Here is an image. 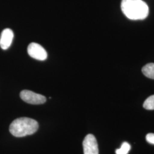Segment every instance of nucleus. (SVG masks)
<instances>
[{"mask_svg": "<svg viewBox=\"0 0 154 154\" xmlns=\"http://www.w3.org/2000/svg\"><path fill=\"white\" fill-rule=\"evenodd\" d=\"M121 9L127 18L132 20H142L149 15V6L142 0H122Z\"/></svg>", "mask_w": 154, "mask_h": 154, "instance_id": "obj_1", "label": "nucleus"}, {"mask_svg": "<svg viewBox=\"0 0 154 154\" xmlns=\"http://www.w3.org/2000/svg\"><path fill=\"white\" fill-rule=\"evenodd\" d=\"M38 129V123L35 120L22 117L15 119L11 122L9 131L16 137H23L32 135Z\"/></svg>", "mask_w": 154, "mask_h": 154, "instance_id": "obj_2", "label": "nucleus"}, {"mask_svg": "<svg viewBox=\"0 0 154 154\" xmlns=\"http://www.w3.org/2000/svg\"><path fill=\"white\" fill-rule=\"evenodd\" d=\"M21 98L25 102L32 105H41L45 103L46 97L30 90H24L20 93Z\"/></svg>", "mask_w": 154, "mask_h": 154, "instance_id": "obj_3", "label": "nucleus"}, {"mask_svg": "<svg viewBox=\"0 0 154 154\" xmlns=\"http://www.w3.org/2000/svg\"><path fill=\"white\" fill-rule=\"evenodd\" d=\"M28 54L32 58L39 61H45L48 58L46 50L40 45L32 42L28 47Z\"/></svg>", "mask_w": 154, "mask_h": 154, "instance_id": "obj_4", "label": "nucleus"}, {"mask_svg": "<svg viewBox=\"0 0 154 154\" xmlns=\"http://www.w3.org/2000/svg\"><path fill=\"white\" fill-rule=\"evenodd\" d=\"M83 147L84 154H99L97 139L92 134L86 136L83 142Z\"/></svg>", "mask_w": 154, "mask_h": 154, "instance_id": "obj_5", "label": "nucleus"}, {"mask_svg": "<svg viewBox=\"0 0 154 154\" xmlns=\"http://www.w3.org/2000/svg\"><path fill=\"white\" fill-rule=\"evenodd\" d=\"M14 38V33L11 29H4L0 37V47L3 50L8 49L11 45Z\"/></svg>", "mask_w": 154, "mask_h": 154, "instance_id": "obj_6", "label": "nucleus"}, {"mask_svg": "<svg viewBox=\"0 0 154 154\" xmlns=\"http://www.w3.org/2000/svg\"><path fill=\"white\" fill-rule=\"evenodd\" d=\"M142 70L146 77L154 79V63H149L143 66Z\"/></svg>", "mask_w": 154, "mask_h": 154, "instance_id": "obj_7", "label": "nucleus"}, {"mask_svg": "<svg viewBox=\"0 0 154 154\" xmlns=\"http://www.w3.org/2000/svg\"><path fill=\"white\" fill-rule=\"evenodd\" d=\"M143 107L146 110H154V95L149 97L144 101L143 103Z\"/></svg>", "mask_w": 154, "mask_h": 154, "instance_id": "obj_8", "label": "nucleus"}, {"mask_svg": "<svg viewBox=\"0 0 154 154\" xmlns=\"http://www.w3.org/2000/svg\"><path fill=\"white\" fill-rule=\"evenodd\" d=\"M131 149V146L126 142L122 143L121 147L116 150V154H128Z\"/></svg>", "mask_w": 154, "mask_h": 154, "instance_id": "obj_9", "label": "nucleus"}, {"mask_svg": "<svg viewBox=\"0 0 154 154\" xmlns=\"http://www.w3.org/2000/svg\"><path fill=\"white\" fill-rule=\"evenodd\" d=\"M146 140L148 143L151 144H154V134L149 133L146 135Z\"/></svg>", "mask_w": 154, "mask_h": 154, "instance_id": "obj_10", "label": "nucleus"}]
</instances>
